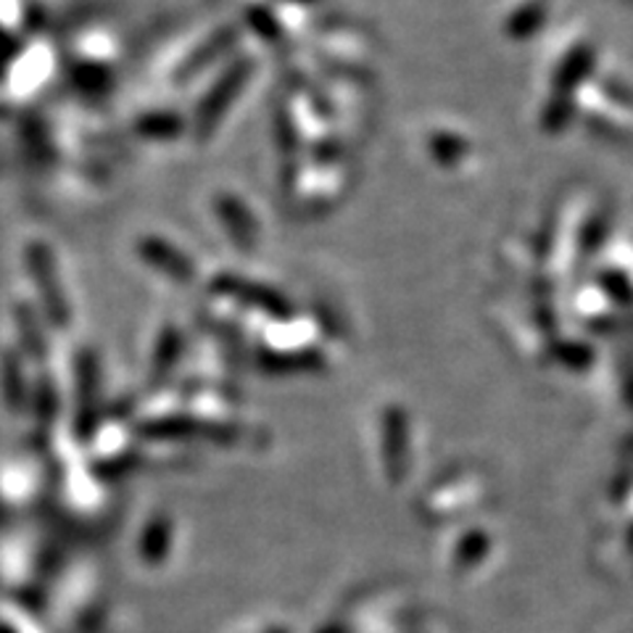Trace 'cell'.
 Returning <instances> with one entry per match:
<instances>
[{"label":"cell","instance_id":"obj_1","mask_svg":"<svg viewBox=\"0 0 633 633\" xmlns=\"http://www.w3.org/2000/svg\"><path fill=\"white\" fill-rule=\"evenodd\" d=\"M27 267L32 274V283H35L37 293H40L43 309H46L48 323L54 328H69L72 323V309L67 304V293L59 283V272H56L54 251L46 243L35 241L27 246Z\"/></svg>","mask_w":633,"mask_h":633},{"label":"cell","instance_id":"obj_2","mask_svg":"<svg viewBox=\"0 0 633 633\" xmlns=\"http://www.w3.org/2000/svg\"><path fill=\"white\" fill-rule=\"evenodd\" d=\"M248 72H251V63L238 61L233 67L225 69V74L214 82V87L203 95L201 106L196 112V136L201 140H207L209 136H214L216 125H220L222 117L227 114V108L233 106V101L238 98V93L246 85Z\"/></svg>","mask_w":633,"mask_h":633},{"label":"cell","instance_id":"obj_3","mask_svg":"<svg viewBox=\"0 0 633 633\" xmlns=\"http://www.w3.org/2000/svg\"><path fill=\"white\" fill-rule=\"evenodd\" d=\"M138 257L145 261V265L153 267L156 272H162L164 278L175 280V283L188 285L194 283L196 278V267L180 248L172 246L169 241L156 238V235H149L138 243Z\"/></svg>","mask_w":633,"mask_h":633},{"label":"cell","instance_id":"obj_4","mask_svg":"<svg viewBox=\"0 0 633 633\" xmlns=\"http://www.w3.org/2000/svg\"><path fill=\"white\" fill-rule=\"evenodd\" d=\"M211 291H214L216 296L235 298V302H241L246 306H257V309L267 312V315H272V317H280V319L288 317V304L278 296V293L265 285L235 278V274H220V278L211 283Z\"/></svg>","mask_w":633,"mask_h":633},{"label":"cell","instance_id":"obj_5","mask_svg":"<svg viewBox=\"0 0 633 633\" xmlns=\"http://www.w3.org/2000/svg\"><path fill=\"white\" fill-rule=\"evenodd\" d=\"M77 391H80V425L91 431L95 425V394H98V354L82 349L77 354Z\"/></svg>","mask_w":633,"mask_h":633},{"label":"cell","instance_id":"obj_6","mask_svg":"<svg viewBox=\"0 0 633 633\" xmlns=\"http://www.w3.org/2000/svg\"><path fill=\"white\" fill-rule=\"evenodd\" d=\"M216 214H220L222 225H225L230 241L238 243L241 248H251L257 243V222L248 214L235 196H216Z\"/></svg>","mask_w":633,"mask_h":633},{"label":"cell","instance_id":"obj_7","mask_svg":"<svg viewBox=\"0 0 633 633\" xmlns=\"http://www.w3.org/2000/svg\"><path fill=\"white\" fill-rule=\"evenodd\" d=\"M235 37H238V32H235L233 27H225V30L214 32V35H211L209 40L196 50V54L188 56V61L183 63L180 74H177V77H180V80H188V77H196L198 72H203V69H207L209 63H214L216 59H220V56H225L227 50L233 48Z\"/></svg>","mask_w":633,"mask_h":633},{"label":"cell","instance_id":"obj_8","mask_svg":"<svg viewBox=\"0 0 633 633\" xmlns=\"http://www.w3.org/2000/svg\"><path fill=\"white\" fill-rule=\"evenodd\" d=\"M180 351H183L180 330H177L175 325H166V328L162 330V336H159L156 351H153V364H151L153 383H162L164 377L175 370L177 360H180Z\"/></svg>","mask_w":633,"mask_h":633},{"label":"cell","instance_id":"obj_9","mask_svg":"<svg viewBox=\"0 0 633 633\" xmlns=\"http://www.w3.org/2000/svg\"><path fill=\"white\" fill-rule=\"evenodd\" d=\"M14 315H16V330L19 336H22V349L27 351L32 360H46L48 341L40 319H37V315L27 304H19Z\"/></svg>","mask_w":633,"mask_h":633},{"label":"cell","instance_id":"obj_10","mask_svg":"<svg viewBox=\"0 0 633 633\" xmlns=\"http://www.w3.org/2000/svg\"><path fill=\"white\" fill-rule=\"evenodd\" d=\"M0 377H3L5 401L14 409H19L24 405V370L22 360H19L14 351H3V360H0Z\"/></svg>","mask_w":633,"mask_h":633},{"label":"cell","instance_id":"obj_11","mask_svg":"<svg viewBox=\"0 0 633 633\" xmlns=\"http://www.w3.org/2000/svg\"><path fill=\"white\" fill-rule=\"evenodd\" d=\"M138 132L145 138H153V140H169V138H177L183 132V121L177 114H169V112H153V114H145V117L138 119Z\"/></svg>","mask_w":633,"mask_h":633},{"label":"cell","instance_id":"obj_12","mask_svg":"<svg viewBox=\"0 0 633 633\" xmlns=\"http://www.w3.org/2000/svg\"><path fill=\"white\" fill-rule=\"evenodd\" d=\"M74 82L82 87V91H104L108 74H106V69L93 67V63H82V67L74 69Z\"/></svg>","mask_w":633,"mask_h":633},{"label":"cell","instance_id":"obj_13","mask_svg":"<svg viewBox=\"0 0 633 633\" xmlns=\"http://www.w3.org/2000/svg\"><path fill=\"white\" fill-rule=\"evenodd\" d=\"M37 409H40L43 418H50L56 409V391L50 377H40V386H37Z\"/></svg>","mask_w":633,"mask_h":633},{"label":"cell","instance_id":"obj_14","mask_svg":"<svg viewBox=\"0 0 633 633\" xmlns=\"http://www.w3.org/2000/svg\"><path fill=\"white\" fill-rule=\"evenodd\" d=\"M14 50H16L14 37H11L5 30H0V69H3V63L14 56Z\"/></svg>","mask_w":633,"mask_h":633},{"label":"cell","instance_id":"obj_15","mask_svg":"<svg viewBox=\"0 0 633 633\" xmlns=\"http://www.w3.org/2000/svg\"><path fill=\"white\" fill-rule=\"evenodd\" d=\"M248 19H251V27H257L259 32H265L267 37L272 35V24H270V16H267L265 11H261V9H254L251 14H248Z\"/></svg>","mask_w":633,"mask_h":633}]
</instances>
